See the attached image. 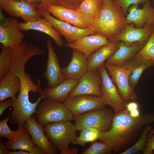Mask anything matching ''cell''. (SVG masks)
Listing matches in <instances>:
<instances>
[{
	"instance_id": "obj_1",
	"label": "cell",
	"mask_w": 154,
	"mask_h": 154,
	"mask_svg": "<svg viewBox=\"0 0 154 154\" xmlns=\"http://www.w3.org/2000/svg\"><path fill=\"white\" fill-rule=\"evenodd\" d=\"M154 122V115L149 113L134 117L127 109L114 113L111 127L102 132L100 140L108 144L114 152L128 149L138 132L144 126Z\"/></svg>"
},
{
	"instance_id": "obj_2",
	"label": "cell",
	"mask_w": 154,
	"mask_h": 154,
	"mask_svg": "<svg viewBox=\"0 0 154 154\" xmlns=\"http://www.w3.org/2000/svg\"><path fill=\"white\" fill-rule=\"evenodd\" d=\"M122 9L115 0L103 2L100 13L94 19L93 27L97 33L109 42L120 35L129 25Z\"/></svg>"
},
{
	"instance_id": "obj_3",
	"label": "cell",
	"mask_w": 154,
	"mask_h": 154,
	"mask_svg": "<svg viewBox=\"0 0 154 154\" xmlns=\"http://www.w3.org/2000/svg\"><path fill=\"white\" fill-rule=\"evenodd\" d=\"M44 132L50 141L61 154H77V148L68 147L77 137L74 125L70 121L48 123L44 125Z\"/></svg>"
},
{
	"instance_id": "obj_4",
	"label": "cell",
	"mask_w": 154,
	"mask_h": 154,
	"mask_svg": "<svg viewBox=\"0 0 154 154\" xmlns=\"http://www.w3.org/2000/svg\"><path fill=\"white\" fill-rule=\"evenodd\" d=\"M43 99L39 103L35 112L38 122L44 125L74 119V115L63 103L46 98Z\"/></svg>"
},
{
	"instance_id": "obj_5",
	"label": "cell",
	"mask_w": 154,
	"mask_h": 154,
	"mask_svg": "<svg viewBox=\"0 0 154 154\" xmlns=\"http://www.w3.org/2000/svg\"><path fill=\"white\" fill-rule=\"evenodd\" d=\"M114 114L112 110L105 107L91 111L74 117V126L76 131L91 127L105 131L111 127Z\"/></svg>"
},
{
	"instance_id": "obj_6",
	"label": "cell",
	"mask_w": 154,
	"mask_h": 154,
	"mask_svg": "<svg viewBox=\"0 0 154 154\" xmlns=\"http://www.w3.org/2000/svg\"><path fill=\"white\" fill-rule=\"evenodd\" d=\"M13 54L11 66L7 73L18 76L25 71V66L28 60L35 56H42L45 51L35 44L23 41L19 45L11 48Z\"/></svg>"
},
{
	"instance_id": "obj_7",
	"label": "cell",
	"mask_w": 154,
	"mask_h": 154,
	"mask_svg": "<svg viewBox=\"0 0 154 154\" xmlns=\"http://www.w3.org/2000/svg\"><path fill=\"white\" fill-rule=\"evenodd\" d=\"M45 10L57 19L78 28L93 27L94 19L80 12L60 5L50 4Z\"/></svg>"
},
{
	"instance_id": "obj_8",
	"label": "cell",
	"mask_w": 154,
	"mask_h": 154,
	"mask_svg": "<svg viewBox=\"0 0 154 154\" xmlns=\"http://www.w3.org/2000/svg\"><path fill=\"white\" fill-rule=\"evenodd\" d=\"M102 79L100 86L102 97L105 104L110 106L114 113H116L126 107L127 103L121 96L117 86L109 77L105 63L98 70Z\"/></svg>"
},
{
	"instance_id": "obj_9",
	"label": "cell",
	"mask_w": 154,
	"mask_h": 154,
	"mask_svg": "<svg viewBox=\"0 0 154 154\" xmlns=\"http://www.w3.org/2000/svg\"><path fill=\"white\" fill-rule=\"evenodd\" d=\"M38 9L41 16L46 18L59 34L64 37L67 43H72L84 36L97 33L93 27L86 29L79 28L52 17L44 9Z\"/></svg>"
},
{
	"instance_id": "obj_10",
	"label": "cell",
	"mask_w": 154,
	"mask_h": 154,
	"mask_svg": "<svg viewBox=\"0 0 154 154\" xmlns=\"http://www.w3.org/2000/svg\"><path fill=\"white\" fill-rule=\"evenodd\" d=\"M105 64L112 80L116 85L123 100L127 102L137 99V96L134 88L130 86L129 82V76L132 71L106 62Z\"/></svg>"
},
{
	"instance_id": "obj_11",
	"label": "cell",
	"mask_w": 154,
	"mask_h": 154,
	"mask_svg": "<svg viewBox=\"0 0 154 154\" xmlns=\"http://www.w3.org/2000/svg\"><path fill=\"white\" fill-rule=\"evenodd\" d=\"M74 117L105 107L102 97L90 94L68 97L63 103Z\"/></svg>"
},
{
	"instance_id": "obj_12",
	"label": "cell",
	"mask_w": 154,
	"mask_h": 154,
	"mask_svg": "<svg viewBox=\"0 0 154 154\" xmlns=\"http://www.w3.org/2000/svg\"><path fill=\"white\" fill-rule=\"evenodd\" d=\"M102 82L101 76L98 70L88 71L79 80L78 84L68 97L90 94L102 97L100 87Z\"/></svg>"
},
{
	"instance_id": "obj_13",
	"label": "cell",
	"mask_w": 154,
	"mask_h": 154,
	"mask_svg": "<svg viewBox=\"0 0 154 154\" xmlns=\"http://www.w3.org/2000/svg\"><path fill=\"white\" fill-rule=\"evenodd\" d=\"M43 125L37 121L32 115L23 126L29 133L34 145L40 148L45 154H56L57 149L50 141L44 133Z\"/></svg>"
},
{
	"instance_id": "obj_14",
	"label": "cell",
	"mask_w": 154,
	"mask_h": 154,
	"mask_svg": "<svg viewBox=\"0 0 154 154\" xmlns=\"http://www.w3.org/2000/svg\"><path fill=\"white\" fill-rule=\"evenodd\" d=\"M2 9L8 15L21 18L26 23L38 20L42 17L37 5L25 0L12 1Z\"/></svg>"
},
{
	"instance_id": "obj_15",
	"label": "cell",
	"mask_w": 154,
	"mask_h": 154,
	"mask_svg": "<svg viewBox=\"0 0 154 154\" xmlns=\"http://www.w3.org/2000/svg\"><path fill=\"white\" fill-rule=\"evenodd\" d=\"M46 45L48 51V57L46 69L43 75L47 81L48 87L52 88L60 84L64 78L62 68L59 65L57 55L50 38L47 39Z\"/></svg>"
},
{
	"instance_id": "obj_16",
	"label": "cell",
	"mask_w": 154,
	"mask_h": 154,
	"mask_svg": "<svg viewBox=\"0 0 154 154\" xmlns=\"http://www.w3.org/2000/svg\"><path fill=\"white\" fill-rule=\"evenodd\" d=\"M18 20L13 18L6 19L0 25V42L4 47L12 48L20 44L25 35L20 29Z\"/></svg>"
},
{
	"instance_id": "obj_17",
	"label": "cell",
	"mask_w": 154,
	"mask_h": 154,
	"mask_svg": "<svg viewBox=\"0 0 154 154\" xmlns=\"http://www.w3.org/2000/svg\"><path fill=\"white\" fill-rule=\"evenodd\" d=\"M110 42L104 35L97 33L84 36L73 42L66 43L64 46L81 52L87 59L96 51Z\"/></svg>"
},
{
	"instance_id": "obj_18",
	"label": "cell",
	"mask_w": 154,
	"mask_h": 154,
	"mask_svg": "<svg viewBox=\"0 0 154 154\" xmlns=\"http://www.w3.org/2000/svg\"><path fill=\"white\" fill-rule=\"evenodd\" d=\"M134 25L129 24L113 41H123L129 45L135 42L145 45L154 30L153 25L145 24L140 28L135 27Z\"/></svg>"
},
{
	"instance_id": "obj_19",
	"label": "cell",
	"mask_w": 154,
	"mask_h": 154,
	"mask_svg": "<svg viewBox=\"0 0 154 154\" xmlns=\"http://www.w3.org/2000/svg\"><path fill=\"white\" fill-rule=\"evenodd\" d=\"M142 9H138V5H133L129 8V13L126 17L129 25L133 24L137 28H141L145 24L154 25V7L149 1L145 2Z\"/></svg>"
},
{
	"instance_id": "obj_20",
	"label": "cell",
	"mask_w": 154,
	"mask_h": 154,
	"mask_svg": "<svg viewBox=\"0 0 154 154\" xmlns=\"http://www.w3.org/2000/svg\"><path fill=\"white\" fill-rule=\"evenodd\" d=\"M87 58L81 52L72 49V55L69 64L62 68L64 79L79 80L88 71Z\"/></svg>"
},
{
	"instance_id": "obj_21",
	"label": "cell",
	"mask_w": 154,
	"mask_h": 154,
	"mask_svg": "<svg viewBox=\"0 0 154 154\" xmlns=\"http://www.w3.org/2000/svg\"><path fill=\"white\" fill-rule=\"evenodd\" d=\"M19 26L22 31L35 30L44 33L51 37L56 44L60 47L64 45L61 35L45 18H40L34 21L18 23Z\"/></svg>"
},
{
	"instance_id": "obj_22",
	"label": "cell",
	"mask_w": 154,
	"mask_h": 154,
	"mask_svg": "<svg viewBox=\"0 0 154 154\" xmlns=\"http://www.w3.org/2000/svg\"><path fill=\"white\" fill-rule=\"evenodd\" d=\"M120 41H112L92 54L87 59L88 71L97 70L119 48Z\"/></svg>"
},
{
	"instance_id": "obj_23",
	"label": "cell",
	"mask_w": 154,
	"mask_h": 154,
	"mask_svg": "<svg viewBox=\"0 0 154 154\" xmlns=\"http://www.w3.org/2000/svg\"><path fill=\"white\" fill-rule=\"evenodd\" d=\"M144 45L138 42L129 45L120 41L117 50L106 62L120 66L135 55Z\"/></svg>"
},
{
	"instance_id": "obj_24",
	"label": "cell",
	"mask_w": 154,
	"mask_h": 154,
	"mask_svg": "<svg viewBox=\"0 0 154 154\" xmlns=\"http://www.w3.org/2000/svg\"><path fill=\"white\" fill-rule=\"evenodd\" d=\"M79 80L64 79L54 88H45L43 90L44 96L46 98L58 100L63 103L69 94L76 86Z\"/></svg>"
},
{
	"instance_id": "obj_25",
	"label": "cell",
	"mask_w": 154,
	"mask_h": 154,
	"mask_svg": "<svg viewBox=\"0 0 154 154\" xmlns=\"http://www.w3.org/2000/svg\"><path fill=\"white\" fill-rule=\"evenodd\" d=\"M0 101L9 98L15 99L19 92L20 81L18 76L7 73L0 80Z\"/></svg>"
},
{
	"instance_id": "obj_26",
	"label": "cell",
	"mask_w": 154,
	"mask_h": 154,
	"mask_svg": "<svg viewBox=\"0 0 154 154\" xmlns=\"http://www.w3.org/2000/svg\"><path fill=\"white\" fill-rule=\"evenodd\" d=\"M19 131L12 139L9 140L5 144L8 149L16 151L17 150L29 152V154L34 146L30 134L28 130L23 126L19 127Z\"/></svg>"
},
{
	"instance_id": "obj_27",
	"label": "cell",
	"mask_w": 154,
	"mask_h": 154,
	"mask_svg": "<svg viewBox=\"0 0 154 154\" xmlns=\"http://www.w3.org/2000/svg\"><path fill=\"white\" fill-rule=\"evenodd\" d=\"M18 76L20 81V88L17 97L18 98L23 100L29 99V94L31 91L34 93H38L41 95L44 96L43 90L38 80V84H35L32 80L30 75L27 74L25 72L21 73Z\"/></svg>"
},
{
	"instance_id": "obj_28",
	"label": "cell",
	"mask_w": 154,
	"mask_h": 154,
	"mask_svg": "<svg viewBox=\"0 0 154 154\" xmlns=\"http://www.w3.org/2000/svg\"><path fill=\"white\" fill-rule=\"evenodd\" d=\"M103 3L102 0H84L76 10L95 19L100 13Z\"/></svg>"
},
{
	"instance_id": "obj_29",
	"label": "cell",
	"mask_w": 154,
	"mask_h": 154,
	"mask_svg": "<svg viewBox=\"0 0 154 154\" xmlns=\"http://www.w3.org/2000/svg\"><path fill=\"white\" fill-rule=\"evenodd\" d=\"M81 131L80 135L72 143L73 144L84 146L87 143L97 141L99 139L102 132L97 129L91 127L85 128Z\"/></svg>"
},
{
	"instance_id": "obj_30",
	"label": "cell",
	"mask_w": 154,
	"mask_h": 154,
	"mask_svg": "<svg viewBox=\"0 0 154 154\" xmlns=\"http://www.w3.org/2000/svg\"><path fill=\"white\" fill-rule=\"evenodd\" d=\"M0 54V80L9 72L13 57L12 48L4 47L2 45Z\"/></svg>"
},
{
	"instance_id": "obj_31",
	"label": "cell",
	"mask_w": 154,
	"mask_h": 154,
	"mask_svg": "<svg viewBox=\"0 0 154 154\" xmlns=\"http://www.w3.org/2000/svg\"><path fill=\"white\" fill-rule=\"evenodd\" d=\"M136 56L141 62L154 60V30L147 42L137 52Z\"/></svg>"
},
{
	"instance_id": "obj_32",
	"label": "cell",
	"mask_w": 154,
	"mask_h": 154,
	"mask_svg": "<svg viewBox=\"0 0 154 154\" xmlns=\"http://www.w3.org/2000/svg\"><path fill=\"white\" fill-rule=\"evenodd\" d=\"M154 66V60H148L143 61L136 66L132 70V72L129 78V83L133 88L138 84L143 72L150 67Z\"/></svg>"
},
{
	"instance_id": "obj_33",
	"label": "cell",
	"mask_w": 154,
	"mask_h": 154,
	"mask_svg": "<svg viewBox=\"0 0 154 154\" xmlns=\"http://www.w3.org/2000/svg\"><path fill=\"white\" fill-rule=\"evenodd\" d=\"M151 129V127L148 125L144 129L141 137L137 142L132 146L123 151L120 154H134L143 151L147 141L148 136Z\"/></svg>"
},
{
	"instance_id": "obj_34",
	"label": "cell",
	"mask_w": 154,
	"mask_h": 154,
	"mask_svg": "<svg viewBox=\"0 0 154 154\" xmlns=\"http://www.w3.org/2000/svg\"><path fill=\"white\" fill-rule=\"evenodd\" d=\"M91 145L82 152V154H110L112 153L111 147L105 143L97 141L92 142Z\"/></svg>"
},
{
	"instance_id": "obj_35",
	"label": "cell",
	"mask_w": 154,
	"mask_h": 154,
	"mask_svg": "<svg viewBox=\"0 0 154 154\" xmlns=\"http://www.w3.org/2000/svg\"><path fill=\"white\" fill-rule=\"evenodd\" d=\"M11 116L7 117L0 121V137H5L9 140L13 138L19 132V129L16 131L11 130L7 125V121Z\"/></svg>"
},
{
	"instance_id": "obj_36",
	"label": "cell",
	"mask_w": 154,
	"mask_h": 154,
	"mask_svg": "<svg viewBox=\"0 0 154 154\" xmlns=\"http://www.w3.org/2000/svg\"><path fill=\"white\" fill-rule=\"evenodd\" d=\"M149 0H115L121 7L124 13L126 14L128 7L133 5H138L144 3Z\"/></svg>"
},
{
	"instance_id": "obj_37",
	"label": "cell",
	"mask_w": 154,
	"mask_h": 154,
	"mask_svg": "<svg viewBox=\"0 0 154 154\" xmlns=\"http://www.w3.org/2000/svg\"><path fill=\"white\" fill-rule=\"evenodd\" d=\"M84 0H56L59 5L67 8L76 10Z\"/></svg>"
},
{
	"instance_id": "obj_38",
	"label": "cell",
	"mask_w": 154,
	"mask_h": 154,
	"mask_svg": "<svg viewBox=\"0 0 154 154\" xmlns=\"http://www.w3.org/2000/svg\"><path fill=\"white\" fill-rule=\"evenodd\" d=\"M154 150V134L148 137L143 150L144 154H153Z\"/></svg>"
},
{
	"instance_id": "obj_39",
	"label": "cell",
	"mask_w": 154,
	"mask_h": 154,
	"mask_svg": "<svg viewBox=\"0 0 154 154\" xmlns=\"http://www.w3.org/2000/svg\"><path fill=\"white\" fill-rule=\"evenodd\" d=\"M13 100L10 98L9 99L0 102V116L2 115L5 109L7 108L13 107Z\"/></svg>"
},
{
	"instance_id": "obj_40",
	"label": "cell",
	"mask_w": 154,
	"mask_h": 154,
	"mask_svg": "<svg viewBox=\"0 0 154 154\" xmlns=\"http://www.w3.org/2000/svg\"><path fill=\"white\" fill-rule=\"evenodd\" d=\"M50 4L58 5L56 0H41L40 2L37 5V8L45 9L46 6Z\"/></svg>"
},
{
	"instance_id": "obj_41",
	"label": "cell",
	"mask_w": 154,
	"mask_h": 154,
	"mask_svg": "<svg viewBox=\"0 0 154 154\" xmlns=\"http://www.w3.org/2000/svg\"><path fill=\"white\" fill-rule=\"evenodd\" d=\"M138 107V105L137 103L131 102L127 104L126 108L129 112H130L133 110L137 109Z\"/></svg>"
},
{
	"instance_id": "obj_42",
	"label": "cell",
	"mask_w": 154,
	"mask_h": 154,
	"mask_svg": "<svg viewBox=\"0 0 154 154\" xmlns=\"http://www.w3.org/2000/svg\"><path fill=\"white\" fill-rule=\"evenodd\" d=\"M8 149L6 144H5L1 141L0 142V154H7Z\"/></svg>"
},
{
	"instance_id": "obj_43",
	"label": "cell",
	"mask_w": 154,
	"mask_h": 154,
	"mask_svg": "<svg viewBox=\"0 0 154 154\" xmlns=\"http://www.w3.org/2000/svg\"><path fill=\"white\" fill-rule=\"evenodd\" d=\"M130 115L134 117H137L139 116V112L137 109L133 110L129 112Z\"/></svg>"
},
{
	"instance_id": "obj_44",
	"label": "cell",
	"mask_w": 154,
	"mask_h": 154,
	"mask_svg": "<svg viewBox=\"0 0 154 154\" xmlns=\"http://www.w3.org/2000/svg\"><path fill=\"white\" fill-rule=\"evenodd\" d=\"M12 0H0V8L2 9L3 8L7 5Z\"/></svg>"
},
{
	"instance_id": "obj_45",
	"label": "cell",
	"mask_w": 154,
	"mask_h": 154,
	"mask_svg": "<svg viewBox=\"0 0 154 154\" xmlns=\"http://www.w3.org/2000/svg\"><path fill=\"white\" fill-rule=\"evenodd\" d=\"M29 3L35 5H37L40 2L41 0H25Z\"/></svg>"
},
{
	"instance_id": "obj_46",
	"label": "cell",
	"mask_w": 154,
	"mask_h": 154,
	"mask_svg": "<svg viewBox=\"0 0 154 154\" xmlns=\"http://www.w3.org/2000/svg\"><path fill=\"white\" fill-rule=\"evenodd\" d=\"M154 134V128H153L151 129L150 131L149 134L148 136V137Z\"/></svg>"
},
{
	"instance_id": "obj_47",
	"label": "cell",
	"mask_w": 154,
	"mask_h": 154,
	"mask_svg": "<svg viewBox=\"0 0 154 154\" xmlns=\"http://www.w3.org/2000/svg\"><path fill=\"white\" fill-rule=\"evenodd\" d=\"M102 0L103 2H104L106 1H108V0Z\"/></svg>"
},
{
	"instance_id": "obj_48",
	"label": "cell",
	"mask_w": 154,
	"mask_h": 154,
	"mask_svg": "<svg viewBox=\"0 0 154 154\" xmlns=\"http://www.w3.org/2000/svg\"><path fill=\"white\" fill-rule=\"evenodd\" d=\"M13 1H19L20 0H12Z\"/></svg>"
},
{
	"instance_id": "obj_49",
	"label": "cell",
	"mask_w": 154,
	"mask_h": 154,
	"mask_svg": "<svg viewBox=\"0 0 154 154\" xmlns=\"http://www.w3.org/2000/svg\"><path fill=\"white\" fill-rule=\"evenodd\" d=\"M153 26H154V25H153Z\"/></svg>"
}]
</instances>
